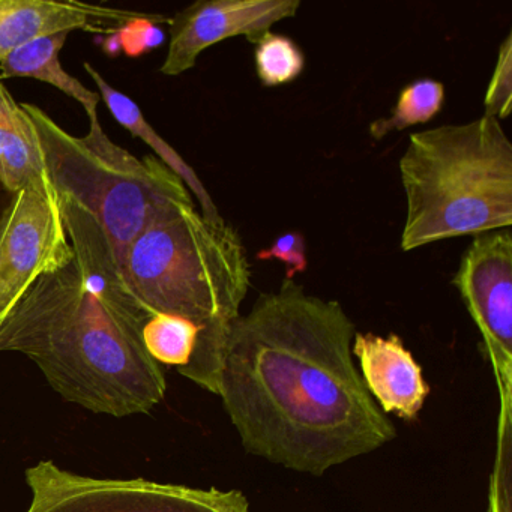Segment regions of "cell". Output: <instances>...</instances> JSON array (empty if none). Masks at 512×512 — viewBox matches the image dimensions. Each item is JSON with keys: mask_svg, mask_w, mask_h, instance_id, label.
I'll return each mask as SVG.
<instances>
[{"mask_svg": "<svg viewBox=\"0 0 512 512\" xmlns=\"http://www.w3.org/2000/svg\"><path fill=\"white\" fill-rule=\"evenodd\" d=\"M355 334L340 302L290 278L233 322L218 395L245 451L323 475L397 436L353 364Z\"/></svg>", "mask_w": 512, "mask_h": 512, "instance_id": "obj_1", "label": "cell"}, {"mask_svg": "<svg viewBox=\"0 0 512 512\" xmlns=\"http://www.w3.org/2000/svg\"><path fill=\"white\" fill-rule=\"evenodd\" d=\"M59 197L73 260L41 277L0 322V353L28 356L65 400L92 412H151L167 389L143 343L151 313L128 289L103 227Z\"/></svg>", "mask_w": 512, "mask_h": 512, "instance_id": "obj_2", "label": "cell"}, {"mask_svg": "<svg viewBox=\"0 0 512 512\" xmlns=\"http://www.w3.org/2000/svg\"><path fill=\"white\" fill-rule=\"evenodd\" d=\"M125 283L146 310L181 317L200 329L182 376L218 395L227 338L251 286L238 230L202 217L194 203L157 215L121 260Z\"/></svg>", "mask_w": 512, "mask_h": 512, "instance_id": "obj_3", "label": "cell"}, {"mask_svg": "<svg viewBox=\"0 0 512 512\" xmlns=\"http://www.w3.org/2000/svg\"><path fill=\"white\" fill-rule=\"evenodd\" d=\"M406 194L401 250L512 226V143L481 116L413 133L400 158Z\"/></svg>", "mask_w": 512, "mask_h": 512, "instance_id": "obj_4", "label": "cell"}, {"mask_svg": "<svg viewBox=\"0 0 512 512\" xmlns=\"http://www.w3.org/2000/svg\"><path fill=\"white\" fill-rule=\"evenodd\" d=\"M31 116L50 182L59 194L82 205L103 227L121 265L128 245L164 209L191 203L184 182L157 157L139 160L107 137L100 119L76 137L35 104H22Z\"/></svg>", "mask_w": 512, "mask_h": 512, "instance_id": "obj_5", "label": "cell"}, {"mask_svg": "<svg viewBox=\"0 0 512 512\" xmlns=\"http://www.w3.org/2000/svg\"><path fill=\"white\" fill-rule=\"evenodd\" d=\"M31 503L25 512H250L239 490L163 484L145 478H95L50 460L26 470Z\"/></svg>", "mask_w": 512, "mask_h": 512, "instance_id": "obj_6", "label": "cell"}, {"mask_svg": "<svg viewBox=\"0 0 512 512\" xmlns=\"http://www.w3.org/2000/svg\"><path fill=\"white\" fill-rule=\"evenodd\" d=\"M73 257L61 197L46 173L13 194L0 215V322L41 277Z\"/></svg>", "mask_w": 512, "mask_h": 512, "instance_id": "obj_7", "label": "cell"}, {"mask_svg": "<svg viewBox=\"0 0 512 512\" xmlns=\"http://www.w3.org/2000/svg\"><path fill=\"white\" fill-rule=\"evenodd\" d=\"M452 284L481 331L485 353L500 383L503 412H509L512 365V235L496 230L475 236Z\"/></svg>", "mask_w": 512, "mask_h": 512, "instance_id": "obj_8", "label": "cell"}, {"mask_svg": "<svg viewBox=\"0 0 512 512\" xmlns=\"http://www.w3.org/2000/svg\"><path fill=\"white\" fill-rule=\"evenodd\" d=\"M301 0H199L170 17V43L160 67L176 77L196 67L209 47L233 37L256 44L275 23L298 14Z\"/></svg>", "mask_w": 512, "mask_h": 512, "instance_id": "obj_9", "label": "cell"}, {"mask_svg": "<svg viewBox=\"0 0 512 512\" xmlns=\"http://www.w3.org/2000/svg\"><path fill=\"white\" fill-rule=\"evenodd\" d=\"M155 13L124 10L80 0H0V62L25 44L62 32L118 34L130 23Z\"/></svg>", "mask_w": 512, "mask_h": 512, "instance_id": "obj_10", "label": "cell"}, {"mask_svg": "<svg viewBox=\"0 0 512 512\" xmlns=\"http://www.w3.org/2000/svg\"><path fill=\"white\" fill-rule=\"evenodd\" d=\"M353 353L361 364L362 379L382 406L383 413H397L413 419L424 406L430 386L421 367L404 347L398 335L383 338L374 334H355Z\"/></svg>", "mask_w": 512, "mask_h": 512, "instance_id": "obj_11", "label": "cell"}, {"mask_svg": "<svg viewBox=\"0 0 512 512\" xmlns=\"http://www.w3.org/2000/svg\"><path fill=\"white\" fill-rule=\"evenodd\" d=\"M83 68H85L86 73L91 77L92 82L97 85L101 100L104 101L107 109L110 110V113H112L113 118L118 121V124L127 128L131 136L143 140V142L157 154L158 160H160L167 169L172 170V172L184 182L188 191L194 194L197 202H199L200 209H202V212H200L202 217L208 220L209 223H226L224 218L221 217L220 212H218L214 200L209 196L205 185L202 184L199 176L194 172V169H191V166L185 163L184 158L152 128V125L149 124L145 116H143L139 106H137L130 97L122 94L118 89L113 88V86L98 73L94 65L85 62Z\"/></svg>", "mask_w": 512, "mask_h": 512, "instance_id": "obj_12", "label": "cell"}, {"mask_svg": "<svg viewBox=\"0 0 512 512\" xmlns=\"http://www.w3.org/2000/svg\"><path fill=\"white\" fill-rule=\"evenodd\" d=\"M46 173L37 128L0 80V184L16 194Z\"/></svg>", "mask_w": 512, "mask_h": 512, "instance_id": "obj_13", "label": "cell"}, {"mask_svg": "<svg viewBox=\"0 0 512 512\" xmlns=\"http://www.w3.org/2000/svg\"><path fill=\"white\" fill-rule=\"evenodd\" d=\"M70 34L46 35L14 50L0 62V80L35 79L64 92L85 109L89 121L98 118L100 94L86 88L79 79L62 68L61 55Z\"/></svg>", "mask_w": 512, "mask_h": 512, "instance_id": "obj_14", "label": "cell"}, {"mask_svg": "<svg viewBox=\"0 0 512 512\" xmlns=\"http://www.w3.org/2000/svg\"><path fill=\"white\" fill-rule=\"evenodd\" d=\"M445 86L433 79H419L401 89L392 115L371 122L368 131L374 140L385 139L415 125L427 124L442 110Z\"/></svg>", "mask_w": 512, "mask_h": 512, "instance_id": "obj_15", "label": "cell"}, {"mask_svg": "<svg viewBox=\"0 0 512 512\" xmlns=\"http://www.w3.org/2000/svg\"><path fill=\"white\" fill-rule=\"evenodd\" d=\"M200 329L181 317L154 314L143 328V343L158 364L185 370L196 350Z\"/></svg>", "mask_w": 512, "mask_h": 512, "instance_id": "obj_16", "label": "cell"}, {"mask_svg": "<svg viewBox=\"0 0 512 512\" xmlns=\"http://www.w3.org/2000/svg\"><path fill=\"white\" fill-rule=\"evenodd\" d=\"M254 65L257 77L266 88L295 82L305 68L301 47L286 35L266 32L256 43Z\"/></svg>", "mask_w": 512, "mask_h": 512, "instance_id": "obj_17", "label": "cell"}, {"mask_svg": "<svg viewBox=\"0 0 512 512\" xmlns=\"http://www.w3.org/2000/svg\"><path fill=\"white\" fill-rule=\"evenodd\" d=\"M512 107V35L503 41L497 55L493 76L485 92V116L502 121L511 113Z\"/></svg>", "mask_w": 512, "mask_h": 512, "instance_id": "obj_18", "label": "cell"}, {"mask_svg": "<svg viewBox=\"0 0 512 512\" xmlns=\"http://www.w3.org/2000/svg\"><path fill=\"white\" fill-rule=\"evenodd\" d=\"M163 23L169 25L170 17L155 14L149 19H140L130 23L127 28L115 34V37H118L119 46L128 56H140L163 43L164 34L158 28V25H163Z\"/></svg>", "mask_w": 512, "mask_h": 512, "instance_id": "obj_19", "label": "cell"}, {"mask_svg": "<svg viewBox=\"0 0 512 512\" xmlns=\"http://www.w3.org/2000/svg\"><path fill=\"white\" fill-rule=\"evenodd\" d=\"M259 260H281L287 266L286 278L293 280L299 272L307 271V242L299 232H287L278 236L274 244L256 254Z\"/></svg>", "mask_w": 512, "mask_h": 512, "instance_id": "obj_20", "label": "cell"}]
</instances>
